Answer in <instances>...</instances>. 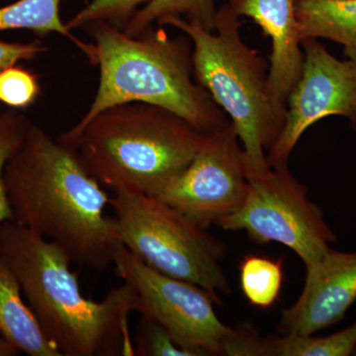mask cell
Listing matches in <instances>:
<instances>
[{
    "instance_id": "30bf717a",
    "label": "cell",
    "mask_w": 356,
    "mask_h": 356,
    "mask_svg": "<svg viewBox=\"0 0 356 356\" xmlns=\"http://www.w3.org/2000/svg\"><path fill=\"white\" fill-rule=\"evenodd\" d=\"M303 67L288 96L284 124L266 154L269 165H287L303 134L329 116H341L356 132V62L339 60L317 39L302 41Z\"/></svg>"
},
{
    "instance_id": "5b68a950",
    "label": "cell",
    "mask_w": 356,
    "mask_h": 356,
    "mask_svg": "<svg viewBox=\"0 0 356 356\" xmlns=\"http://www.w3.org/2000/svg\"><path fill=\"white\" fill-rule=\"evenodd\" d=\"M158 25L177 28L191 40L194 79L233 124L245 166L268 165L266 154L282 130L286 105L271 95L268 64L243 42L240 17L226 3L217 10L213 31L182 17Z\"/></svg>"
},
{
    "instance_id": "d6986e66",
    "label": "cell",
    "mask_w": 356,
    "mask_h": 356,
    "mask_svg": "<svg viewBox=\"0 0 356 356\" xmlns=\"http://www.w3.org/2000/svg\"><path fill=\"white\" fill-rule=\"evenodd\" d=\"M33 123L17 109L0 110V226L13 220V209L4 186V168L22 144Z\"/></svg>"
},
{
    "instance_id": "cb8c5ba5",
    "label": "cell",
    "mask_w": 356,
    "mask_h": 356,
    "mask_svg": "<svg viewBox=\"0 0 356 356\" xmlns=\"http://www.w3.org/2000/svg\"><path fill=\"white\" fill-rule=\"evenodd\" d=\"M20 353V350L17 348L0 336V356H17Z\"/></svg>"
},
{
    "instance_id": "277c9868",
    "label": "cell",
    "mask_w": 356,
    "mask_h": 356,
    "mask_svg": "<svg viewBox=\"0 0 356 356\" xmlns=\"http://www.w3.org/2000/svg\"><path fill=\"white\" fill-rule=\"evenodd\" d=\"M204 134L170 110L127 102L103 110L58 140L114 192L158 196L195 156Z\"/></svg>"
},
{
    "instance_id": "44dd1931",
    "label": "cell",
    "mask_w": 356,
    "mask_h": 356,
    "mask_svg": "<svg viewBox=\"0 0 356 356\" xmlns=\"http://www.w3.org/2000/svg\"><path fill=\"white\" fill-rule=\"evenodd\" d=\"M41 92L38 76L30 70L11 65L0 70V102L13 109H25Z\"/></svg>"
},
{
    "instance_id": "e0dca14e",
    "label": "cell",
    "mask_w": 356,
    "mask_h": 356,
    "mask_svg": "<svg viewBox=\"0 0 356 356\" xmlns=\"http://www.w3.org/2000/svg\"><path fill=\"white\" fill-rule=\"evenodd\" d=\"M217 10L215 0H151L134 14L123 32L137 37L161 21L182 16L200 23L208 31H213Z\"/></svg>"
},
{
    "instance_id": "4fadbf2b",
    "label": "cell",
    "mask_w": 356,
    "mask_h": 356,
    "mask_svg": "<svg viewBox=\"0 0 356 356\" xmlns=\"http://www.w3.org/2000/svg\"><path fill=\"white\" fill-rule=\"evenodd\" d=\"M17 276L0 252V336L30 356H63L23 301Z\"/></svg>"
},
{
    "instance_id": "2e32d148",
    "label": "cell",
    "mask_w": 356,
    "mask_h": 356,
    "mask_svg": "<svg viewBox=\"0 0 356 356\" xmlns=\"http://www.w3.org/2000/svg\"><path fill=\"white\" fill-rule=\"evenodd\" d=\"M63 0H18L0 8V32L8 30H29L47 36L57 33L70 40L95 65V44H86L72 35L60 16Z\"/></svg>"
},
{
    "instance_id": "ba28073f",
    "label": "cell",
    "mask_w": 356,
    "mask_h": 356,
    "mask_svg": "<svg viewBox=\"0 0 356 356\" xmlns=\"http://www.w3.org/2000/svg\"><path fill=\"white\" fill-rule=\"evenodd\" d=\"M115 271L137 294V312L165 330L191 356L224 355L235 329L224 324L203 288L166 275L121 245Z\"/></svg>"
},
{
    "instance_id": "603a6c76",
    "label": "cell",
    "mask_w": 356,
    "mask_h": 356,
    "mask_svg": "<svg viewBox=\"0 0 356 356\" xmlns=\"http://www.w3.org/2000/svg\"><path fill=\"white\" fill-rule=\"evenodd\" d=\"M47 50L48 48L38 40L30 43H10L0 39V70L22 60H32Z\"/></svg>"
},
{
    "instance_id": "ac0fdd59",
    "label": "cell",
    "mask_w": 356,
    "mask_h": 356,
    "mask_svg": "<svg viewBox=\"0 0 356 356\" xmlns=\"http://www.w3.org/2000/svg\"><path fill=\"white\" fill-rule=\"evenodd\" d=\"M283 282L281 261L259 255H247L240 264V284L252 306L267 309L280 297Z\"/></svg>"
},
{
    "instance_id": "7a4b0ae2",
    "label": "cell",
    "mask_w": 356,
    "mask_h": 356,
    "mask_svg": "<svg viewBox=\"0 0 356 356\" xmlns=\"http://www.w3.org/2000/svg\"><path fill=\"white\" fill-rule=\"evenodd\" d=\"M0 252L63 356L135 355L129 318L138 298L130 285L113 288L100 302L86 298L67 252L14 220L0 226Z\"/></svg>"
},
{
    "instance_id": "9c48e42d",
    "label": "cell",
    "mask_w": 356,
    "mask_h": 356,
    "mask_svg": "<svg viewBox=\"0 0 356 356\" xmlns=\"http://www.w3.org/2000/svg\"><path fill=\"white\" fill-rule=\"evenodd\" d=\"M240 143L231 122L204 134L191 163L156 197L204 229L233 214L248 192L245 152Z\"/></svg>"
},
{
    "instance_id": "6da1fadb",
    "label": "cell",
    "mask_w": 356,
    "mask_h": 356,
    "mask_svg": "<svg viewBox=\"0 0 356 356\" xmlns=\"http://www.w3.org/2000/svg\"><path fill=\"white\" fill-rule=\"evenodd\" d=\"M13 220L57 243L96 273L113 266L122 245L107 192L69 145L32 124L4 168Z\"/></svg>"
},
{
    "instance_id": "8fae6325",
    "label": "cell",
    "mask_w": 356,
    "mask_h": 356,
    "mask_svg": "<svg viewBox=\"0 0 356 356\" xmlns=\"http://www.w3.org/2000/svg\"><path fill=\"white\" fill-rule=\"evenodd\" d=\"M356 300V252L330 248L315 266L306 267L303 290L283 312L281 334L311 336L343 320Z\"/></svg>"
},
{
    "instance_id": "3957f363",
    "label": "cell",
    "mask_w": 356,
    "mask_h": 356,
    "mask_svg": "<svg viewBox=\"0 0 356 356\" xmlns=\"http://www.w3.org/2000/svg\"><path fill=\"white\" fill-rule=\"evenodd\" d=\"M88 28L95 40L99 83L90 107L76 125L127 102L170 110L202 134L229 125L226 113L194 79L193 46L188 36L173 38L163 26L137 37L105 22Z\"/></svg>"
},
{
    "instance_id": "9a60e30c",
    "label": "cell",
    "mask_w": 356,
    "mask_h": 356,
    "mask_svg": "<svg viewBox=\"0 0 356 356\" xmlns=\"http://www.w3.org/2000/svg\"><path fill=\"white\" fill-rule=\"evenodd\" d=\"M356 350V322L325 337L282 334L261 337L250 332L245 343V356H348Z\"/></svg>"
},
{
    "instance_id": "ffe728a7",
    "label": "cell",
    "mask_w": 356,
    "mask_h": 356,
    "mask_svg": "<svg viewBox=\"0 0 356 356\" xmlns=\"http://www.w3.org/2000/svg\"><path fill=\"white\" fill-rule=\"evenodd\" d=\"M151 0H92L65 24L70 31L88 28L95 23L105 22L123 30L137 13L138 7Z\"/></svg>"
},
{
    "instance_id": "52a82bcc",
    "label": "cell",
    "mask_w": 356,
    "mask_h": 356,
    "mask_svg": "<svg viewBox=\"0 0 356 356\" xmlns=\"http://www.w3.org/2000/svg\"><path fill=\"white\" fill-rule=\"evenodd\" d=\"M245 172L248 192L242 206L216 225L226 231H245L259 245H286L305 267L317 264L336 242V235L322 209L308 198L306 187L287 165L245 166Z\"/></svg>"
},
{
    "instance_id": "7c38bea8",
    "label": "cell",
    "mask_w": 356,
    "mask_h": 356,
    "mask_svg": "<svg viewBox=\"0 0 356 356\" xmlns=\"http://www.w3.org/2000/svg\"><path fill=\"white\" fill-rule=\"evenodd\" d=\"M228 4L238 17L254 20L270 39L268 88L276 102L286 105L304 60L295 0H229Z\"/></svg>"
},
{
    "instance_id": "8992f818",
    "label": "cell",
    "mask_w": 356,
    "mask_h": 356,
    "mask_svg": "<svg viewBox=\"0 0 356 356\" xmlns=\"http://www.w3.org/2000/svg\"><path fill=\"white\" fill-rule=\"evenodd\" d=\"M122 245L159 273L193 283L216 303L229 294L221 261L226 248L156 196L115 192L110 200Z\"/></svg>"
},
{
    "instance_id": "5bb4252c",
    "label": "cell",
    "mask_w": 356,
    "mask_h": 356,
    "mask_svg": "<svg viewBox=\"0 0 356 356\" xmlns=\"http://www.w3.org/2000/svg\"><path fill=\"white\" fill-rule=\"evenodd\" d=\"M295 10L302 40H330L356 62V0H295Z\"/></svg>"
},
{
    "instance_id": "7402d4cb",
    "label": "cell",
    "mask_w": 356,
    "mask_h": 356,
    "mask_svg": "<svg viewBox=\"0 0 356 356\" xmlns=\"http://www.w3.org/2000/svg\"><path fill=\"white\" fill-rule=\"evenodd\" d=\"M133 341L135 355L191 356L161 325L146 318H140Z\"/></svg>"
}]
</instances>
